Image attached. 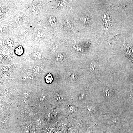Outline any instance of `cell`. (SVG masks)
<instances>
[{"label":"cell","mask_w":133,"mask_h":133,"mask_svg":"<svg viewBox=\"0 0 133 133\" xmlns=\"http://www.w3.org/2000/svg\"><path fill=\"white\" fill-rule=\"evenodd\" d=\"M37 122L38 124H40L42 123L43 120L41 118H39L37 120Z\"/></svg>","instance_id":"cell-15"},{"label":"cell","mask_w":133,"mask_h":133,"mask_svg":"<svg viewBox=\"0 0 133 133\" xmlns=\"http://www.w3.org/2000/svg\"><path fill=\"white\" fill-rule=\"evenodd\" d=\"M68 121L72 123L76 127L81 128L87 124L89 121L81 116L67 118Z\"/></svg>","instance_id":"cell-4"},{"label":"cell","mask_w":133,"mask_h":133,"mask_svg":"<svg viewBox=\"0 0 133 133\" xmlns=\"http://www.w3.org/2000/svg\"><path fill=\"white\" fill-rule=\"evenodd\" d=\"M24 51L23 48L21 46H19L16 47L14 50L15 54L18 56L22 55L24 52Z\"/></svg>","instance_id":"cell-6"},{"label":"cell","mask_w":133,"mask_h":133,"mask_svg":"<svg viewBox=\"0 0 133 133\" xmlns=\"http://www.w3.org/2000/svg\"></svg>","instance_id":"cell-18"},{"label":"cell","mask_w":133,"mask_h":133,"mask_svg":"<svg viewBox=\"0 0 133 133\" xmlns=\"http://www.w3.org/2000/svg\"><path fill=\"white\" fill-rule=\"evenodd\" d=\"M80 105L81 115L89 121L97 120L105 112L104 105L99 102H87Z\"/></svg>","instance_id":"cell-1"},{"label":"cell","mask_w":133,"mask_h":133,"mask_svg":"<svg viewBox=\"0 0 133 133\" xmlns=\"http://www.w3.org/2000/svg\"><path fill=\"white\" fill-rule=\"evenodd\" d=\"M81 22L84 24L87 25L90 24V19L89 16L86 14L82 15L80 17Z\"/></svg>","instance_id":"cell-5"},{"label":"cell","mask_w":133,"mask_h":133,"mask_svg":"<svg viewBox=\"0 0 133 133\" xmlns=\"http://www.w3.org/2000/svg\"><path fill=\"white\" fill-rule=\"evenodd\" d=\"M6 120L5 119H4L2 120L1 121V124L3 125L5 124L6 122Z\"/></svg>","instance_id":"cell-16"},{"label":"cell","mask_w":133,"mask_h":133,"mask_svg":"<svg viewBox=\"0 0 133 133\" xmlns=\"http://www.w3.org/2000/svg\"><path fill=\"white\" fill-rule=\"evenodd\" d=\"M47 99V96L45 94L42 95L40 97V100L42 102H44Z\"/></svg>","instance_id":"cell-12"},{"label":"cell","mask_w":133,"mask_h":133,"mask_svg":"<svg viewBox=\"0 0 133 133\" xmlns=\"http://www.w3.org/2000/svg\"><path fill=\"white\" fill-rule=\"evenodd\" d=\"M35 133L33 132V133Z\"/></svg>","instance_id":"cell-17"},{"label":"cell","mask_w":133,"mask_h":133,"mask_svg":"<svg viewBox=\"0 0 133 133\" xmlns=\"http://www.w3.org/2000/svg\"><path fill=\"white\" fill-rule=\"evenodd\" d=\"M63 26L65 29L68 30H71L73 27L72 23L67 20L65 21L64 22Z\"/></svg>","instance_id":"cell-7"},{"label":"cell","mask_w":133,"mask_h":133,"mask_svg":"<svg viewBox=\"0 0 133 133\" xmlns=\"http://www.w3.org/2000/svg\"><path fill=\"white\" fill-rule=\"evenodd\" d=\"M90 68L93 71H96L98 70V64L95 62H92L90 64Z\"/></svg>","instance_id":"cell-9"},{"label":"cell","mask_w":133,"mask_h":133,"mask_svg":"<svg viewBox=\"0 0 133 133\" xmlns=\"http://www.w3.org/2000/svg\"><path fill=\"white\" fill-rule=\"evenodd\" d=\"M36 38L38 39H40L43 38V33L40 30H38L36 32L35 35Z\"/></svg>","instance_id":"cell-11"},{"label":"cell","mask_w":133,"mask_h":133,"mask_svg":"<svg viewBox=\"0 0 133 133\" xmlns=\"http://www.w3.org/2000/svg\"><path fill=\"white\" fill-rule=\"evenodd\" d=\"M30 11L31 12L35 15L38 14V10L37 7L34 5H33L31 7Z\"/></svg>","instance_id":"cell-10"},{"label":"cell","mask_w":133,"mask_h":133,"mask_svg":"<svg viewBox=\"0 0 133 133\" xmlns=\"http://www.w3.org/2000/svg\"><path fill=\"white\" fill-rule=\"evenodd\" d=\"M45 81L48 84L51 83L53 80V77L52 74L50 73L48 74L45 77Z\"/></svg>","instance_id":"cell-8"},{"label":"cell","mask_w":133,"mask_h":133,"mask_svg":"<svg viewBox=\"0 0 133 133\" xmlns=\"http://www.w3.org/2000/svg\"><path fill=\"white\" fill-rule=\"evenodd\" d=\"M30 128L29 126H26L25 129V132L26 133H28L30 131Z\"/></svg>","instance_id":"cell-14"},{"label":"cell","mask_w":133,"mask_h":133,"mask_svg":"<svg viewBox=\"0 0 133 133\" xmlns=\"http://www.w3.org/2000/svg\"><path fill=\"white\" fill-rule=\"evenodd\" d=\"M62 105L64 117L68 118L81 115L80 105L71 99Z\"/></svg>","instance_id":"cell-2"},{"label":"cell","mask_w":133,"mask_h":133,"mask_svg":"<svg viewBox=\"0 0 133 133\" xmlns=\"http://www.w3.org/2000/svg\"><path fill=\"white\" fill-rule=\"evenodd\" d=\"M50 20L51 25H54L55 22L54 18L53 17H51L50 18Z\"/></svg>","instance_id":"cell-13"},{"label":"cell","mask_w":133,"mask_h":133,"mask_svg":"<svg viewBox=\"0 0 133 133\" xmlns=\"http://www.w3.org/2000/svg\"><path fill=\"white\" fill-rule=\"evenodd\" d=\"M102 115L107 116L108 122L111 124H122L124 121L123 113L122 108L121 107H114L109 112H105Z\"/></svg>","instance_id":"cell-3"}]
</instances>
